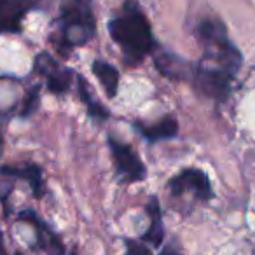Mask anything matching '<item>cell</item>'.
<instances>
[{"label":"cell","mask_w":255,"mask_h":255,"mask_svg":"<svg viewBox=\"0 0 255 255\" xmlns=\"http://www.w3.org/2000/svg\"><path fill=\"white\" fill-rule=\"evenodd\" d=\"M159 255H182V254L173 247V245H168V247H164L163 250H161Z\"/></svg>","instance_id":"18"},{"label":"cell","mask_w":255,"mask_h":255,"mask_svg":"<svg viewBox=\"0 0 255 255\" xmlns=\"http://www.w3.org/2000/svg\"><path fill=\"white\" fill-rule=\"evenodd\" d=\"M109 147L110 154H112L114 164H116V171L119 175L121 182H142L147 177V168L142 163L140 156L136 150L128 143L119 142L114 138L112 135L109 136Z\"/></svg>","instance_id":"4"},{"label":"cell","mask_w":255,"mask_h":255,"mask_svg":"<svg viewBox=\"0 0 255 255\" xmlns=\"http://www.w3.org/2000/svg\"><path fill=\"white\" fill-rule=\"evenodd\" d=\"M2 149H4V138H2V133H0V154H2Z\"/></svg>","instance_id":"20"},{"label":"cell","mask_w":255,"mask_h":255,"mask_svg":"<svg viewBox=\"0 0 255 255\" xmlns=\"http://www.w3.org/2000/svg\"><path fill=\"white\" fill-rule=\"evenodd\" d=\"M77 91H79V96H81L82 103H84L86 109H88V114L93 119H96V121L109 119V110H107V107L93 98L91 89L88 88V82H86V79L82 77V75H77Z\"/></svg>","instance_id":"15"},{"label":"cell","mask_w":255,"mask_h":255,"mask_svg":"<svg viewBox=\"0 0 255 255\" xmlns=\"http://www.w3.org/2000/svg\"><path fill=\"white\" fill-rule=\"evenodd\" d=\"M191 81L199 95L217 100V102H226L231 93V81L233 79L224 72H220L219 68L196 65Z\"/></svg>","instance_id":"5"},{"label":"cell","mask_w":255,"mask_h":255,"mask_svg":"<svg viewBox=\"0 0 255 255\" xmlns=\"http://www.w3.org/2000/svg\"><path fill=\"white\" fill-rule=\"evenodd\" d=\"M136 131L147 140V142H159V140H171L178 135V123L173 116H164L154 124L135 123Z\"/></svg>","instance_id":"12"},{"label":"cell","mask_w":255,"mask_h":255,"mask_svg":"<svg viewBox=\"0 0 255 255\" xmlns=\"http://www.w3.org/2000/svg\"><path fill=\"white\" fill-rule=\"evenodd\" d=\"M47 0H0V33L21 32L26 12L40 9Z\"/></svg>","instance_id":"7"},{"label":"cell","mask_w":255,"mask_h":255,"mask_svg":"<svg viewBox=\"0 0 255 255\" xmlns=\"http://www.w3.org/2000/svg\"><path fill=\"white\" fill-rule=\"evenodd\" d=\"M154 63H156L157 70L171 81H187V79L191 81L196 67V65L189 63V61L182 60L180 56L168 53V51H157L154 54Z\"/></svg>","instance_id":"9"},{"label":"cell","mask_w":255,"mask_h":255,"mask_svg":"<svg viewBox=\"0 0 255 255\" xmlns=\"http://www.w3.org/2000/svg\"><path fill=\"white\" fill-rule=\"evenodd\" d=\"M18 255H21V254H18Z\"/></svg>","instance_id":"23"},{"label":"cell","mask_w":255,"mask_h":255,"mask_svg":"<svg viewBox=\"0 0 255 255\" xmlns=\"http://www.w3.org/2000/svg\"><path fill=\"white\" fill-rule=\"evenodd\" d=\"M19 220L23 222H28L35 227V234H37V241L39 245L44 248L46 252H49L51 255H63L65 254V248H63V243L61 240L42 222V220L37 217L35 212L32 210H26V212H21L19 213Z\"/></svg>","instance_id":"10"},{"label":"cell","mask_w":255,"mask_h":255,"mask_svg":"<svg viewBox=\"0 0 255 255\" xmlns=\"http://www.w3.org/2000/svg\"><path fill=\"white\" fill-rule=\"evenodd\" d=\"M70 255H77V250H75V248H74V250H72V254Z\"/></svg>","instance_id":"21"},{"label":"cell","mask_w":255,"mask_h":255,"mask_svg":"<svg viewBox=\"0 0 255 255\" xmlns=\"http://www.w3.org/2000/svg\"><path fill=\"white\" fill-rule=\"evenodd\" d=\"M196 37L206 60L213 61L220 72L234 79L243 63V56L240 49L231 42L224 23L217 18L201 19L196 26Z\"/></svg>","instance_id":"2"},{"label":"cell","mask_w":255,"mask_h":255,"mask_svg":"<svg viewBox=\"0 0 255 255\" xmlns=\"http://www.w3.org/2000/svg\"><path fill=\"white\" fill-rule=\"evenodd\" d=\"M109 33L128 65H138L156 47L150 23L136 0H124L121 14L109 21Z\"/></svg>","instance_id":"1"},{"label":"cell","mask_w":255,"mask_h":255,"mask_svg":"<svg viewBox=\"0 0 255 255\" xmlns=\"http://www.w3.org/2000/svg\"><path fill=\"white\" fill-rule=\"evenodd\" d=\"M0 255H7V252H5V245H4V236H2V231H0Z\"/></svg>","instance_id":"19"},{"label":"cell","mask_w":255,"mask_h":255,"mask_svg":"<svg viewBox=\"0 0 255 255\" xmlns=\"http://www.w3.org/2000/svg\"><path fill=\"white\" fill-rule=\"evenodd\" d=\"M147 213L150 217V226L149 231L142 236V240L145 243L152 245V247L159 248L163 245L164 240V229H163V215H161V205L159 199L156 196H150L149 203H147Z\"/></svg>","instance_id":"13"},{"label":"cell","mask_w":255,"mask_h":255,"mask_svg":"<svg viewBox=\"0 0 255 255\" xmlns=\"http://www.w3.org/2000/svg\"><path fill=\"white\" fill-rule=\"evenodd\" d=\"M40 102V86H33L30 88V91L26 93L25 102H23V109H21V117H28L32 116L37 110Z\"/></svg>","instance_id":"16"},{"label":"cell","mask_w":255,"mask_h":255,"mask_svg":"<svg viewBox=\"0 0 255 255\" xmlns=\"http://www.w3.org/2000/svg\"><path fill=\"white\" fill-rule=\"evenodd\" d=\"M0 175L2 177L9 178H23L30 184L32 192L35 198H42L44 196V178H42V170H40L39 164L35 163H26L23 166H11V164H5V166L0 168Z\"/></svg>","instance_id":"11"},{"label":"cell","mask_w":255,"mask_h":255,"mask_svg":"<svg viewBox=\"0 0 255 255\" xmlns=\"http://www.w3.org/2000/svg\"><path fill=\"white\" fill-rule=\"evenodd\" d=\"M56 47L67 51L74 46H82L95 35V14L91 0H63L58 19Z\"/></svg>","instance_id":"3"},{"label":"cell","mask_w":255,"mask_h":255,"mask_svg":"<svg viewBox=\"0 0 255 255\" xmlns=\"http://www.w3.org/2000/svg\"><path fill=\"white\" fill-rule=\"evenodd\" d=\"M254 255H255V250H254Z\"/></svg>","instance_id":"22"},{"label":"cell","mask_w":255,"mask_h":255,"mask_svg":"<svg viewBox=\"0 0 255 255\" xmlns=\"http://www.w3.org/2000/svg\"><path fill=\"white\" fill-rule=\"evenodd\" d=\"M93 74L96 75L102 88L105 89L107 96L114 98L119 91V72H117V68L103 60H95L93 61Z\"/></svg>","instance_id":"14"},{"label":"cell","mask_w":255,"mask_h":255,"mask_svg":"<svg viewBox=\"0 0 255 255\" xmlns=\"http://www.w3.org/2000/svg\"><path fill=\"white\" fill-rule=\"evenodd\" d=\"M35 72L47 81V89L54 95H63L68 91L74 79V72L70 68L60 67L58 61L51 54L39 53L35 58Z\"/></svg>","instance_id":"8"},{"label":"cell","mask_w":255,"mask_h":255,"mask_svg":"<svg viewBox=\"0 0 255 255\" xmlns=\"http://www.w3.org/2000/svg\"><path fill=\"white\" fill-rule=\"evenodd\" d=\"M168 187H170V192L173 196L192 192V196L196 199H201V201H208L215 196L206 173L198 170V168H187V170L180 171L177 177L171 178Z\"/></svg>","instance_id":"6"},{"label":"cell","mask_w":255,"mask_h":255,"mask_svg":"<svg viewBox=\"0 0 255 255\" xmlns=\"http://www.w3.org/2000/svg\"><path fill=\"white\" fill-rule=\"evenodd\" d=\"M126 254L124 255H152L150 248L145 243H140L135 240H126Z\"/></svg>","instance_id":"17"}]
</instances>
